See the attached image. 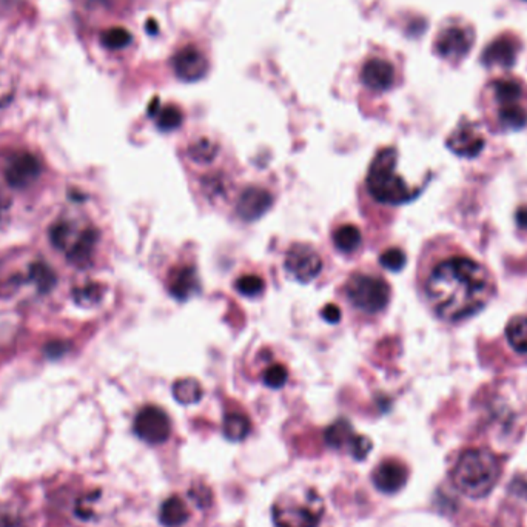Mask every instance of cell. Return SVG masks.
<instances>
[{"instance_id":"6da1fadb","label":"cell","mask_w":527,"mask_h":527,"mask_svg":"<svg viewBox=\"0 0 527 527\" xmlns=\"http://www.w3.org/2000/svg\"><path fill=\"white\" fill-rule=\"evenodd\" d=\"M424 292L441 319L458 322L483 311L495 293L491 271L475 259L453 255L429 271Z\"/></svg>"},{"instance_id":"7a4b0ae2","label":"cell","mask_w":527,"mask_h":527,"mask_svg":"<svg viewBox=\"0 0 527 527\" xmlns=\"http://www.w3.org/2000/svg\"><path fill=\"white\" fill-rule=\"evenodd\" d=\"M501 475L497 455L487 449L464 451L452 468V480L468 498H484L492 492Z\"/></svg>"},{"instance_id":"3957f363","label":"cell","mask_w":527,"mask_h":527,"mask_svg":"<svg viewBox=\"0 0 527 527\" xmlns=\"http://www.w3.org/2000/svg\"><path fill=\"white\" fill-rule=\"evenodd\" d=\"M398 153L392 146L382 148L372 161L366 185L374 200L381 204L401 205L415 198L405 179L397 173Z\"/></svg>"},{"instance_id":"277c9868","label":"cell","mask_w":527,"mask_h":527,"mask_svg":"<svg viewBox=\"0 0 527 527\" xmlns=\"http://www.w3.org/2000/svg\"><path fill=\"white\" fill-rule=\"evenodd\" d=\"M491 102L498 125L504 130H522L527 125V99L522 83L514 79H497L489 85Z\"/></svg>"},{"instance_id":"5b68a950","label":"cell","mask_w":527,"mask_h":527,"mask_svg":"<svg viewBox=\"0 0 527 527\" xmlns=\"http://www.w3.org/2000/svg\"><path fill=\"white\" fill-rule=\"evenodd\" d=\"M344 290L350 304L367 315L381 313L390 301V286L378 275L353 273L347 279Z\"/></svg>"},{"instance_id":"8992f818","label":"cell","mask_w":527,"mask_h":527,"mask_svg":"<svg viewBox=\"0 0 527 527\" xmlns=\"http://www.w3.org/2000/svg\"><path fill=\"white\" fill-rule=\"evenodd\" d=\"M271 514L276 527H318L324 507L317 493L307 492L304 503L288 497L276 501Z\"/></svg>"},{"instance_id":"52a82bcc","label":"cell","mask_w":527,"mask_h":527,"mask_svg":"<svg viewBox=\"0 0 527 527\" xmlns=\"http://www.w3.org/2000/svg\"><path fill=\"white\" fill-rule=\"evenodd\" d=\"M133 430L146 444H164L170 438V418L161 407L146 405L136 415Z\"/></svg>"},{"instance_id":"ba28073f","label":"cell","mask_w":527,"mask_h":527,"mask_svg":"<svg viewBox=\"0 0 527 527\" xmlns=\"http://www.w3.org/2000/svg\"><path fill=\"white\" fill-rule=\"evenodd\" d=\"M286 270L293 279L303 284L317 279L322 271V259L313 247L295 244L288 248L286 256Z\"/></svg>"},{"instance_id":"9c48e42d","label":"cell","mask_w":527,"mask_h":527,"mask_svg":"<svg viewBox=\"0 0 527 527\" xmlns=\"http://www.w3.org/2000/svg\"><path fill=\"white\" fill-rule=\"evenodd\" d=\"M474 45V33L470 29L451 25L439 33L435 41V50L441 58L451 62L463 60Z\"/></svg>"},{"instance_id":"30bf717a","label":"cell","mask_w":527,"mask_h":527,"mask_svg":"<svg viewBox=\"0 0 527 527\" xmlns=\"http://www.w3.org/2000/svg\"><path fill=\"white\" fill-rule=\"evenodd\" d=\"M484 144L486 139L483 130L478 123L472 121L458 123L457 129L447 138V146L451 148V152L461 158H476L483 152Z\"/></svg>"},{"instance_id":"8fae6325","label":"cell","mask_w":527,"mask_h":527,"mask_svg":"<svg viewBox=\"0 0 527 527\" xmlns=\"http://www.w3.org/2000/svg\"><path fill=\"white\" fill-rule=\"evenodd\" d=\"M42 173L39 159L31 153H16L5 167V179L14 190L31 187Z\"/></svg>"},{"instance_id":"7c38bea8","label":"cell","mask_w":527,"mask_h":527,"mask_svg":"<svg viewBox=\"0 0 527 527\" xmlns=\"http://www.w3.org/2000/svg\"><path fill=\"white\" fill-rule=\"evenodd\" d=\"M171 67L184 83H196L208 71V60L196 45H187L176 51L171 58Z\"/></svg>"},{"instance_id":"4fadbf2b","label":"cell","mask_w":527,"mask_h":527,"mask_svg":"<svg viewBox=\"0 0 527 527\" xmlns=\"http://www.w3.org/2000/svg\"><path fill=\"white\" fill-rule=\"evenodd\" d=\"M522 50L520 39L514 35H498L492 43L487 45L483 53V64L486 67H501L510 68L516 62Z\"/></svg>"},{"instance_id":"5bb4252c","label":"cell","mask_w":527,"mask_h":527,"mask_svg":"<svg viewBox=\"0 0 527 527\" xmlns=\"http://www.w3.org/2000/svg\"><path fill=\"white\" fill-rule=\"evenodd\" d=\"M372 478L380 492L393 495L405 489L409 480V468L398 460H386L375 468Z\"/></svg>"},{"instance_id":"9a60e30c","label":"cell","mask_w":527,"mask_h":527,"mask_svg":"<svg viewBox=\"0 0 527 527\" xmlns=\"http://www.w3.org/2000/svg\"><path fill=\"white\" fill-rule=\"evenodd\" d=\"M271 205H273V196L267 190L259 187L247 188L240 193V201L236 204V211L240 219L252 223L263 217L271 208Z\"/></svg>"},{"instance_id":"2e32d148","label":"cell","mask_w":527,"mask_h":527,"mask_svg":"<svg viewBox=\"0 0 527 527\" xmlns=\"http://www.w3.org/2000/svg\"><path fill=\"white\" fill-rule=\"evenodd\" d=\"M395 67L384 59H370L364 64L361 81L372 91H387L395 83Z\"/></svg>"},{"instance_id":"e0dca14e","label":"cell","mask_w":527,"mask_h":527,"mask_svg":"<svg viewBox=\"0 0 527 527\" xmlns=\"http://www.w3.org/2000/svg\"><path fill=\"white\" fill-rule=\"evenodd\" d=\"M167 286H169V292L171 293L173 298L187 301L200 290V278H198L194 267L182 265V267H175L171 270Z\"/></svg>"},{"instance_id":"ac0fdd59","label":"cell","mask_w":527,"mask_h":527,"mask_svg":"<svg viewBox=\"0 0 527 527\" xmlns=\"http://www.w3.org/2000/svg\"><path fill=\"white\" fill-rule=\"evenodd\" d=\"M98 242V232L94 229L83 230L79 238L75 240L68 252V261L76 267H85L91 261L94 247Z\"/></svg>"},{"instance_id":"d6986e66","label":"cell","mask_w":527,"mask_h":527,"mask_svg":"<svg viewBox=\"0 0 527 527\" xmlns=\"http://www.w3.org/2000/svg\"><path fill=\"white\" fill-rule=\"evenodd\" d=\"M190 512L187 504L179 497H170L165 499L159 510V522L165 527H181L188 522Z\"/></svg>"},{"instance_id":"ffe728a7","label":"cell","mask_w":527,"mask_h":527,"mask_svg":"<svg viewBox=\"0 0 527 527\" xmlns=\"http://www.w3.org/2000/svg\"><path fill=\"white\" fill-rule=\"evenodd\" d=\"M150 116L156 119V127L161 131H173V130L179 129L181 127L182 112L175 106H159V99L153 100L148 108Z\"/></svg>"},{"instance_id":"44dd1931","label":"cell","mask_w":527,"mask_h":527,"mask_svg":"<svg viewBox=\"0 0 527 527\" xmlns=\"http://www.w3.org/2000/svg\"><path fill=\"white\" fill-rule=\"evenodd\" d=\"M250 430H252V424H250V420L244 413L230 412L224 418V437L229 441H233V443L244 441L250 434Z\"/></svg>"},{"instance_id":"7402d4cb","label":"cell","mask_w":527,"mask_h":527,"mask_svg":"<svg viewBox=\"0 0 527 527\" xmlns=\"http://www.w3.org/2000/svg\"><path fill=\"white\" fill-rule=\"evenodd\" d=\"M355 437L357 435L353 434V428L347 420L334 421L332 426L326 429V434H324L326 443L334 449H344V447L350 449Z\"/></svg>"},{"instance_id":"603a6c76","label":"cell","mask_w":527,"mask_h":527,"mask_svg":"<svg viewBox=\"0 0 527 527\" xmlns=\"http://www.w3.org/2000/svg\"><path fill=\"white\" fill-rule=\"evenodd\" d=\"M202 395H204L202 386H201L200 381H196L194 378H182L173 384V397L181 405H196V403H200Z\"/></svg>"},{"instance_id":"cb8c5ba5","label":"cell","mask_w":527,"mask_h":527,"mask_svg":"<svg viewBox=\"0 0 527 527\" xmlns=\"http://www.w3.org/2000/svg\"><path fill=\"white\" fill-rule=\"evenodd\" d=\"M334 244L341 253L357 252L363 244V234L355 225L346 224L334 230Z\"/></svg>"},{"instance_id":"d4e9b609","label":"cell","mask_w":527,"mask_h":527,"mask_svg":"<svg viewBox=\"0 0 527 527\" xmlns=\"http://www.w3.org/2000/svg\"><path fill=\"white\" fill-rule=\"evenodd\" d=\"M506 336L514 350L527 355V315H520L510 319L506 327Z\"/></svg>"},{"instance_id":"484cf974","label":"cell","mask_w":527,"mask_h":527,"mask_svg":"<svg viewBox=\"0 0 527 527\" xmlns=\"http://www.w3.org/2000/svg\"><path fill=\"white\" fill-rule=\"evenodd\" d=\"M29 279L35 282L39 292L47 293L56 284V273L47 264L35 263L29 267Z\"/></svg>"},{"instance_id":"4316f807","label":"cell","mask_w":527,"mask_h":527,"mask_svg":"<svg viewBox=\"0 0 527 527\" xmlns=\"http://www.w3.org/2000/svg\"><path fill=\"white\" fill-rule=\"evenodd\" d=\"M217 148L210 139H200L188 148V156L196 164H210L216 158Z\"/></svg>"},{"instance_id":"83f0119b","label":"cell","mask_w":527,"mask_h":527,"mask_svg":"<svg viewBox=\"0 0 527 527\" xmlns=\"http://www.w3.org/2000/svg\"><path fill=\"white\" fill-rule=\"evenodd\" d=\"M100 42L108 50H122V48L129 47L130 43H131V35L127 29L116 27V28L104 31L100 35Z\"/></svg>"},{"instance_id":"f1b7e54d","label":"cell","mask_w":527,"mask_h":527,"mask_svg":"<svg viewBox=\"0 0 527 527\" xmlns=\"http://www.w3.org/2000/svg\"><path fill=\"white\" fill-rule=\"evenodd\" d=\"M264 287H265V282L258 275L240 276L236 281V290L247 298H256L264 292Z\"/></svg>"},{"instance_id":"f546056e","label":"cell","mask_w":527,"mask_h":527,"mask_svg":"<svg viewBox=\"0 0 527 527\" xmlns=\"http://www.w3.org/2000/svg\"><path fill=\"white\" fill-rule=\"evenodd\" d=\"M288 380V372L281 364H273L264 372V384L270 389H281Z\"/></svg>"},{"instance_id":"4dcf8cb0","label":"cell","mask_w":527,"mask_h":527,"mask_svg":"<svg viewBox=\"0 0 527 527\" xmlns=\"http://www.w3.org/2000/svg\"><path fill=\"white\" fill-rule=\"evenodd\" d=\"M380 263L384 269L390 270V271H399V270L405 269L407 256L399 248H389L381 255Z\"/></svg>"},{"instance_id":"1f68e13d","label":"cell","mask_w":527,"mask_h":527,"mask_svg":"<svg viewBox=\"0 0 527 527\" xmlns=\"http://www.w3.org/2000/svg\"><path fill=\"white\" fill-rule=\"evenodd\" d=\"M102 293H104V290H102L99 284H87L85 287L77 288L76 292H75V298H76V303H79V304L91 305L99 303Z\"/></svg>"},{"instance_id":"d6a6232c","label":"cell","mask_w":527,"mask_h":527,"mask_svg":"<svg viewBox=\"0 0 527 527\" xmlns=\"http://www.w3.org/2000/svg\"><path fill=\"white\" fill-rule=\"evenodd\" d=\"M70 225L65 223H59L56 224L53 229H51V232H50V238H51V242H53L54 247H58L60 250H64L67 244H68V240H70Z\"/></svg>"},{"instance_id":"836d02e7","label":"cell","mask_w":527,"mask_h":527,"mask_svg":"<svg viewBox=\"0 0 527 527\" xmlns=\"http://www.w3.org/2000/svg\"><path fill=\"white\" fill-rule=\"evenodd\" d=\"M372 451V441H370L367 437H363V435H357L355 439H353V443H351L350 452L353 458H357V460H366L367 455H369V452Z\"/></svg>"},{"instance_id":"e575fe53","label":"cell","mask_w":527,"mask_h":527,"mask_svg":"<svg viewBox=\"0 0 527 527\" xmlns=\"http://www.w3.org/2000/svg\"><path fill=\"white\" fill-rule=\"evenodd\" d=\"M0 527H25V523L12 512H0Z\"/></svg>"},{"instance_id":"d590c367","label":"cell","mask_w":527,"mask_h":527,"mask_svg":"<svg viewBox=\"0 0 527 527\" xmlns=\"http://www.w3.org/2000/svg\"><path fill=\"white\" fill-rule=\"evenodd\" d=\"M322 318L330 324H336L341 319V311L338 305L327 304L322 309Z\"/></svg>"},{"instance_id":"8d00e7d4","label":"cell","mask_w":527,"mask_h":527,"mask_svg":"<svg viewBox=\"0 0 527 527\" xmlns=\"http://www.w3.org/2000/svg\"><path fill=\"white\" fill-rule=\"evenodd\" d=\"M10 207H12V198L8 196V193H6L4 188L0 187V224H2V221H4L6 215H8Z\"/></svg>"},{"instance_id":"74e56055","label":"cell","mask_w":527,"mask_h":527,"mask_svg":"<svg viewBox=\"0 0 527 527\" xmlns=\"http://www.w3.org/2000/svg\"><path fill=\"white\" fill-rule=\"evenodd\" d=\"M65 351V346L62 342H51L47 346V353L50 357L58 358Z\"/></svg>"},{"instance_id":"f35d334b","label":"cell","mask_w":527,"mask_h":527,"mask_svg":"<svg viewBox=\"0 0 527 527\" xmlns=\"http://www.w3.org/2000/svg\"><path fill=\"white\" fill-rule=\"evenodd\" d=\"M516 221L520 227H527V208H520L516 213Z\"/></svg>"}]
</instances>
